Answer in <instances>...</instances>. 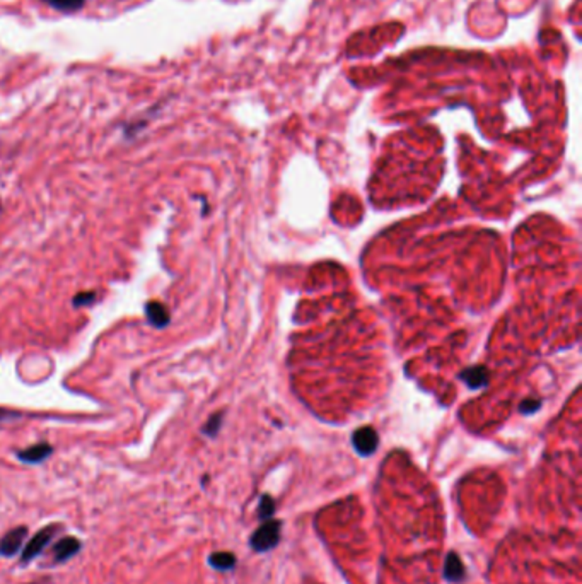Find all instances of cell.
I'll return each instance as SVG.
<instances>
[{"label": "cell", "instance_id": "1", "mask_svg": "<svg viewBox=\"0 0 582 584\" xmlns=\"http://www.w3.org/2000/svg\"><path fill=\"white\" fill-rule=\"evenodd\" d=\"M280 538V523L279 521H266L258 531H254L252 536V547L257 552H265V550L274 548L279 543Z\"/></svg>", "mask_w": 582, "mask_h": 584}, {"label": "cell", "instance_id": "2", "mask_svg": "<svg viewBox=\"0 0 582 584\" xmlns=\"http://www.w3.org/2000/svg\"><path fill=\"white\" fill-rule=\"evenodd\" d=\"M352 442H354V447L357 450V453L367 456L372 455L374 450L377 447V434L372 428H360L359 430H355L354 436H352Z\"/></svg>", "mask_w": 582, "mask_h": 584}, {"label": "cell", "instance_id": "3", "mask_svg": "<svg viewBox=\"0 0 582 584\" xmlns=\"http://www.w3.org/2000/svg\"><path fill=\"white\" fill-rule=\"evenodd\" d=\"M53 538V528H45V530H40L36 533L35 536H33L31 540H29V543L26 545V548H24L23 552V561L28 562V561H33L38 553L43 550L46 545L50 543V540Z\"/></svg>", "mask_w": 582, "mask_h": 584}, {"label": "cell", "instance_id": "4", "mask_svg": "<svg viewBox=\"0 0 582 584\" xmlns=\"http://www.w3.org/2000/svg\"><path fill=\"white\" fill-rule=\"evenodd\" d=\"M24 538H26V528L24 526L11 530L6 536L0 538V553L6 557L14 556V553L21 548V545H23Z\"/></svg>", "mask_w": 582, "mask_h": 584}, {"label": "cell", "instance_id": "5", "mask_svg": "<svg viewBox=\"0 0 582 584\" xmlns=\"http://www.w3.org/2000/svg\"><path fill=\"white\" fill-rule=\"evenodd\" d=\"M146 317L149 319L152 326L156 328H164L169 325V319H171V314H169V309L166 308L163 302L159 301H149L146 304Z\"/></svg>", "mask_w": 582, "mask_h": 584}, {"label": "cell", "instance_id": "6", "mask_svg": "<svg viewBox=\"0 0 582 584\" xmlns=\"http://www.w3.org/2000/svg\"><path fill=\"white\" fill-rule=\"evenodd\" d=\"M53 453V447L46 442H40V445L29 446L26 450L19 451L18 458L24 463H41Z\"/></svg>", "mask_w": 582, "mask_h": 584}, {"label": "cell", "instance_id": "7", "mask_svg": "<svg viewBox=\"0 0 582 584\" xmlns=\"http://www.w3.org/2000/svg\"><path fill=\"white\" fill-rule=\"evenodd\" d=\"M80 550V541L77 538H72V536H67V538H62L55 545L53 548V556L58 562L67 561V558L74 557Z\"/></svg>", "mask_w": 582, "mask_h": 584}, {"label": "cell", "instance_id": "8", "mask_svg": "<svg viewBox=\"0 0 582 584\" xmlns=\"http://www.w3.org/2000/svg\"><path fill=\"white\" fill-rule=\"evenodd\" d=\"M210 564L219 570H227L235 567L236 557L227 552H217V553H214V556H210Z\"/></svg>", "mask_w": 582, "mask_h": 584}, {"label": "cell", "instance_id": "9", "mask_svg": "<svg viewBox=\"0 0 582 584\" xmlns=\"http://www.w3.org/2000/svg\"><path fill=\"white\" fill-rule=\"evenodd\" d=\"M461 378L465 379V381L468 383L471 388H478V386L485 385V383H487V374L482 368H475V369L465 371V373L461 374Z\"/></svg>", "mask_w": 582, "mask_h": 584}, {"label": "cell", "instance_id": "10", "mask_svg": "<svg viewBox=\"0 0 582 584\" xmlns=\"http://www.w3.org/2000/svg\"><path fill=\"white\" fill-rule=\"evenodd\" d=\"M43 2L52 6L53 9L63 11V12H70V11H79L80 7L84 6V0H43Z\"/></svg>", "mask_w": 582, "mask_h": 584}, {"label": "cell", "instance_id": "11", "mask_svg": "<svg viewBox=\"0 0 582 584\" xmlns=\"http://www.w3.org/2000/svg\"><path fill=\"white\" fill-rule=\"evenodd\" d=\"M461 574H463V566H461L460 558H456L451 553L448 558V566H446V575H448L451 581H458V579L461 578Z\"/></svg>", "mask_w": 582, "mask_h": 584}, {"label": "cell", "instance_id": "12", "mask_svg": "<svg viewBox=\"0 0 582 584\" xmlns=\"http://www.w3.org/2000/svg\"><path fill=\"white\" fill-rule=\"evenodd\" d=\"M97 296H96V291H86V292H79L77 296H74V302L75 308H89V306H92L96 302Z\"/></svg>", "mask_w": 582, "mask_h": 584}, {"label": "cell", "instance_id": "13", "mask_svg": "<svg viewBox=\"0 0 582 584\" xmlns=\"http://www.w3.org/2000/svg\"><path fill=\"white\" fill-rule=\"evenodd\" d=\"M220 424H222V413H215V415H212L209 422L203 425V432L209 434V436H215L217 430L220 429Z\"/></svg>", "mask_w": 582, "mask_h": 584}, {"label": "cell", "instance_id": "14", "mask_svg": "<svg viewBox=\"0 0 582 584\" xmlns=\"http://www.w3.org/2000/svg\"><path fill=\"white\" fill-rule=\"evenodd\" d=\"M275 511V506H274V501H271V497L265 496L262 499V504H260V509H258V514H260L262 519H269L271 518V514H274Z\"/></svg>", "mask_w": 582, "mask_h": 584}, {"label": "cell", "instance_id": "15", "mask_svg": "<svg viewBox=\"0 0 582 584\" xmlns=\"http://www.w3.org/2000/svg\"><path fill=\"white\" fill-rule=\"evenodd\" d=\"M539 408V402H534L533 405H531L529 402H524L521 405V412H528V413H531V412H534V410H538Z\"/></svg>", "mask_w": 582, "mask_h": 584}]
</instances>
